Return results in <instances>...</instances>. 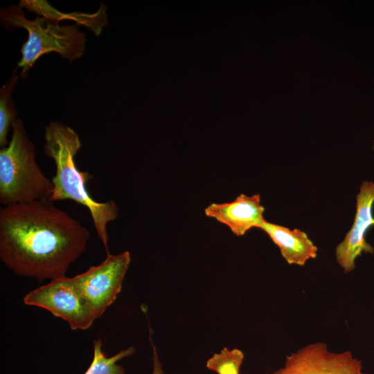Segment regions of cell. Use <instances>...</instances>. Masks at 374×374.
Wrapping results in <instances>:
<instances>
[{"mask_svg": "<svg viewBox=\"0 0 374 374\" xmlns=\"http://www.w3.org/2000/svg\"><path fill=\"white\" fill-rule=\"evenodd\" d=\"M244 358L241 350L224 347L207 359L206 366L217 374H239Z\"/></svg>", "mask_w": 374, "mask_h": 374, "instance_id": "obj_14", "label": "cell"}, {"mask_svg": "<svg viewBox=\"0 0 374 374\" xmlns=\"http://www.w3.org/2000/svg\"><path fill=\"white\" fill-rule=\"evenodd\" d=\"M44 152L55 165V174L51 179V202L73 200L89 211L96 233L107 253L109 237L107 225L118 215V206L114 200L98 202L87 189L92 175L80 171L75 157L82 147L78 134L69 126L60 121L50 122L44 130Z\"/></svg>", "mask_w": 374, "mask_h": 374, "instance_id": "obj_2", "label": "cell"}, {"mask_svg": "<svg viewBox=\"0 0 374 374\" xmlns=\"http://www.w3.org/2000/svg\"><path fill=\"white\" fill-rule=\"evenodd\" d=\"M263 230L279 248L280 254L289 265L304 266L310 259L317 256V247L305 232L264 221L260 225Z\"/></svg>", "mask_w": 374, "mask_h": 374, "instance_id": "obj_10", "label": "cell"}, {"mask_svg": "<svg viewBox=\"0 0 374 374\" xmlns=\"http://www.w3.org/2000/svg\"><path fill=\"white\" fill-rule=\"evenodd\" d=\"M0 19L10 30L23 28L28 32V39L21 48V58L17 63L21 68L20 78H25L35 62L44 54L55 52L73 62L84 53L86 35L77 24L62 26L60 21L44 17L30 20L22 8L15 5L1 8Z\"/></svg>", "mask_w": 374, "mask_h": 374, "instance_id": "obj_4", "label": "cell"}, {"mask_svg": "<svg viewBox=\"0 0 374 374\" xmlns=\"http://www.w3.org/2000/svg\"><path fill=\"white\" fill-rule=\"evenodd\" d=\"M373 150H374V141H373Z\"/></svg>", "mask_w": 374, "mask_h": 374, "instance_id": "obj_16", "label": "cell"}, {"mask_svg": "<svg viewBox=\"0 0 374 374\" xmlns=\"http://www.w3.org/2000/svg\"><path fill=\"white\" fill-rule=\"evenodd\" d=\"M52 190L51 179L37 163L24 122L16 118L8 145L0 150V203L6 206L49 200Z\"/></svg>", "mask_w": 374, "mask_h": 374, "instance_id": "obj_3", "label": "cell"}, {"mask_svg": "<svg viewBox=\"0 0 374 374\" xmlns=\"http://www.w3.org/2000/svg\"><path fill=\"white\" fill-rule=\"evenodd\" d=\"M271 374H368L362 360L350 350L335 353L324 342H314L287 355L283 366Z\"/></svg>", "mask_w": 374, "mask_h": 374, "instance_id": "obj_7", "label": "cell"}, {"mask_svg": "<svg viewBox=\"0 0 374 374\" xmlns=\"http://www.w3.org/2000/svg\"><path fill=\"white\" fill-rule=\"evenodd\" d=\"M24 303L49 311L66 321L72 330H87L98 318L73 277L57 278L31 290L24 297Z\"/></svg>", "mask_w": 374, "mask_h": 374, "instance_id": "obj_5", "label": "cell"}, {"mask_svg": "<svg viewBox=\"0 0 374 374\" xmlns=\"http://www.w3.org/2000/svg\"><path fill=\"white\" fill-rule=\"evenodd\" d=\"M131 262L129 251L107 253L98 265L73 277L82 296L93 308L98 318L116 300Z\"/></svg>", "mask_w": 374, "mask_h": 374, "instance_id": "obj_6", "label": "cell"}, {"mask_svg": "<svg viewBox=\"0 0 374 374\" xmlns=\"http://www.w3.org/2000/svg\"><path fill=\"white\" fill-rule=\"evenodd\" d=\"M265 210L259 194L241 193L232 202L209 204L204 213L228 226L234 235L242 236L252 228H260L265 221Z\"/></svg>", "mask_w": 374, "mask_h": 374, "instance_id": "obj_9", "label": "cell"}, {"mask_svg": "<svg viewBox=\"0 0 374 374\" xmlns=\"http://www.w3.org/2000/svg\"><path fill=\"white\" fill-rule=\"evenodd\" d=\"M19 74L13 72L8 81L0 90V147L4 148L8 145V134L12 122L16 119L17 109L12 98V92L14 90L19 78Z\"/></svg>", "mask_w": 374, "mask_h": 374, "instance_id": "obj_12", "label": "cell"}, {"mask_svg": "<svg viewBox=\"0 0 374 374\" xmlns=\"http://www.w3.org/2000/svg\"><path fill=\"white\" fill-rule=\"evenodd\" d=\"M89 238L87 228L50 200L0 209V260L20 276L50 280L65 276Z\"/></svg>", "mask_w": 374, "mask_h": 374, "instance_id": "obj_1", "label": "cell"}, {"mask_svg": "<svg viewBox=\"0 0 374 374\" xmlns=\"http://www.w3.org/2000/svg\"><path fill=\"white\" fill-rule=\"evenodd\" d=\"M102 341L98 339L93 341V357L84 374H125V369L116 362L135 352L134 347L121 350L112 357H107L102 350Z\"/></svg>", "mask_w": 374, "mask_h": 374, "instance_id": "obj_13", "label": "cell"}, {"mask_svg": "<svg viewBox=\"0 0 374 374\" xmlns=\"http://www.w3.org/2000/svg\"><path fill=\"white\" fill-rule=\"evenodd\" d=\"M374 182L364 181L356 196V213L352 227L337 246L335 257L344 273L355 267V260L362 253H373L372 245L366 240L367 231L374 226Z\"/></svg>", "mask_w": 374, "mask_h": 374, "instance_id": "obj_8", "label": "cell"}, {"mask_svg": "<svg viewBox=\"0 0 374 374\" xmlns=\"http://www.w3.org/2000/svg\"><path fill=\"white\" fill-rule=\"evenodd\" d=\"M19 6L36 12L42 17L58 21L64 19L74 21L77 25L81 24L88 28L96 36L101 33L103 28L108 24L107 7L102 3L98 11L93 13H62L43 0H21Z\"/></svg>", "mask_w": 374, "mask_h": 374, "instance_id": "obj_11", "label": "cell"}, {"mask_svg": "<svg viewBox=\"0 0 374 374\" xmlns=\"http://www.w3.org/2000/svg\"><path fill=\"white\" fill-rule=\"evenodd\" d=\"M150 339L151 341V345H152V351H153V354H152V366H152V374H165L164 371L163 369L162 364L159 360L157 351L156 350V347L152 344L150 337Z\"/></svg>", "mask_w": 374, "mask_h": 374, "instance_id": "obj_15", "label": "cell"}]
</instances>
